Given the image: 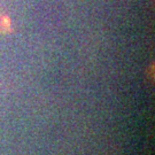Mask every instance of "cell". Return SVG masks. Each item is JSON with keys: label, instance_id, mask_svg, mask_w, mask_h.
<instances>
[{"label": "cell", "instance_id": "1", "mask_svg": "<svg viewBox=\"0 0 155 155\" xmlns=\"http://www.w3.org/2000/svg\"><path fill=\"white\" fill-rule=\"evenodd\" d=\"M8 27V23L6 22V18L4 17L2 14H0V33L4 32Z\"/></svg>", "mask_w": 155, "mask_h": 155}]
</instances>
